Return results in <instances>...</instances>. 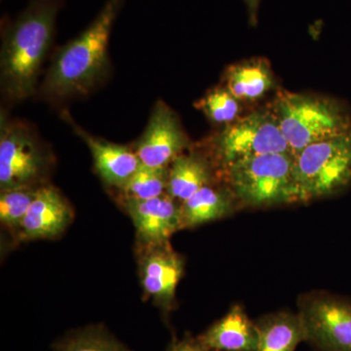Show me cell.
<instances>
[{"mask_svg": "<svg viewBox=\"0 0 351 351\" xmlns=\"http://www.w3.org/2000/svg\"><path fill=\"white\" fill-rule=\"evenodd\" d=\"M62 5L63 0H31L4 29L0 73L2 92L9 100L23 101L36 91Z\"/></svg>", "mask_w": 351, "mask_h": 351, "instance_id": "obj_1", "label": "cell"}, {"mask_svg": "<svg viewBox=\"0 0 351 351\" xmlns=\"http://www.w3.org/2000/svg\"><path fill=\"white\" fill-rule=\"evenodd\" d=\"M123 0H107L91 25L58 50L41 91L51 98L87 94L108 69V43Z\"/></svg>", "mask_w": 351, "mask_h": 351, "instance_id": "obj_2", "label": "cell"}, {"mask_svg": "<svg viewBox=\"0 0 351 351\" xmlns=\"http://www.w3.org/2000/svg\"><path fill=\"white\" fill-rule=\"evenodd\" d=\"M223 167L230 191L244 206L269 207L297 202L292 154L248 157Z\"/></svg>", "mask_w": 351, "mask_h": 351, "instance_id": "obj_3", "label": "cell"}, {"mask_svg": "<svg viewBox=\"0 0 351 351\" xmlns=\"http://www.w3.org/2000/svg\"><path fill=\"white\" fill-rule=\"evenodd\" d=\"M297 202L338 195L351 184V131L307 145L294 156Z\"/></svg>", "mask_w": 351, "mask_h": 351, "instance_id": "obj_4", "label": "cell"}, {"mask_svg": "<svg viewBox=\"0 0 351 351\" xmlns=\"http://www.w3.org/2000/svg\"><path fill=\"white\" fill-rule=\"evenodd\" d=\"M274 112L294 156L307 145L351 131L350 112L337 101L288 94Z\"/></svg>", "mask_w": 351, "mask_h": 351, "instance_id": "obj_5", "label": "cell"}, {"mask_svg": "<svg viewBox=\"0 0 351 351\" xmlns=\"http://www.w3.org/2000/svg\"><path fill=\"white\" fill-rule=\"evenodd\" d=\"M50 165L49 156L27 126L1 121L0 188L38 186Z\"/></svg>", "mask_w": 351, "mask_h": 351, "instance_id": "obj_6", "label": "cell"}, {"mask_svg": "<svg viewBox=\"0 0 351 351\" xmlns=\"http://www.w3.org/2000/svg\"><path fill=\"white\" fill-rule=\"evenodd\" d=\"M299 317L304 341L319 351H351V301L319 294L304 298Z\"/></svg>", "mask_w": 351, "mask_h": 351, "instance_id": "obj_7", "label": "cell"}, {"mask_svg": "<svg viewBox=\"0 0 351 351\" xmlns=\"http://www.w3.org/2000/svg\"><path fill=\"white\" fill-rule=\"evenodd\" d=\"M216 149L223 166L263 154H292L276 117L265 112L252 113L226 126L216 140Z\"/></svg>", "mask_w": 351, "mask_h": 351, "instance_id": "obj_8", "label": "cell"}, {"mask_svg": "<svg viewBox=\"0 0 351 351\" xmlns=\"http://www.w3.org/2000/svg\"><path fill=\"white\" fill-rule=\"evenodd\" d=\"M188 145L177 117L163 101H158L136 145L141 163L149 167H168Z\"/></svg>", "mask_w": 351, "mask_h": 351, "instance_id": "obj_9", "label": "cell"}, {"mask_svg": "<svg viewBox=\"0 0 351 351\" xmlns=\"http://www.w3.org/2000/svg\"><path fill=\"white\" fill-rule=\"evenodd\" d=\"M125 207L138 239L147 248L167 244L182 228L181 203L168 193L147 200H126Z\"/></svg>", "mask_w": 351, "mask_h": 351, "instance_id": "obj_10", "label": "cell"}, {"mask_svg": "<svg viewBox=\"0 0 351 351\" xmlns=\"http://www.w3.org/2000/svg\"><path fill=\"white\" fill-rule=\"evenodd\" d=\"M73 219L68 201L54 186H41L18 228L22 240L47 239L59 237Z\"/></svg>", "mask_w": 351, "mask_h": 351, "instance_id": "obj_11", "label": "cell"}, {"mask_svg": "<svg viewBox=\"0 0 351 351\" xmlns=\"http://www.w3.org/2000/svg\"><path fill=\"white\" fill-rule=\"evenodd\" d=\"M184 274V261L169 243L147 248L141 262V280L147 294L160 306L174 304L178 284Z\"/></svg>", "mask_w": 351, "mask_h": 351, "instance_id": "obj_12", "label": "cell"}, {"mask_svg": "<svg viewBox=\"0 0 351 351\" xmlns=\"http://www.w3.org/2000/svg\"><path fill=\"white\" fill-rule=\"evenodd\" d=\"M69 119L68 115H64ZM73 131L86 143L92 156L95 167L103 181L108 186L121 189L141 166L136 152L124 145L112 144L107 141L95 138L69 120Z\"/></svg>", "mask_w": 351, "mask_h": 351, "instance_id": "obj_13", "label": "cell"}, {"mask_svg": "<svg viewBox=\"0 0 351 351\" xmlns=\"http://www.w3.org/2000/svg\"><path fill=\"white\" fill-rule=\"evenodd\" d=\"M198 339L209 351H256L257 325L249 318L243 307L235 304Z\"/></svg>", "mask_w": 351, "mask_h": 351, "instance_id": "obj_14", "label": "cell"}, {"mask_svg": "<svg viewBox=\"0 0 351 351\" xmlns=\"http://www.w3.org/2000/svg\"><path fill=\"white\" fill-rule=\"evenodd\" d=\"M237 202L232 191L203 186L188 200L181 203L182 228L195 226L225 218L234 211Z\"/></svg>", "mask_w": 351, "mask_h": 351, "instance_id": "obj_15", "label": "cell"}, {"mask_svg": "<svg viewBox=\"0 0 351 351\" xmlns=\"http://www.w3.org/2000/svg\"><path fill=\"white\" fill-rule=\"evenodd\" d=\"M258 341L256 351H295L304 341L299 314L279 311L267 314L256 322Z\"/></svg>", "mask_w": 351, "mask_h": 351, "instance_id": "obj_16", "label": "cell"}, {"mask_svg": "<svg viewBox=\"0 0 351 351\" xmlns=\"http://www.w3.org/2000/svg\"><path fill=\"white\" fill-rule=\"evenodd\" d=\"M212 171L200 154H180L170 164L167 193L179 203L188 200L203 186L211 184Z\"/></svg>", "mask_w": 351, "mask_h": 351, "instance_id": "obj_17", "label": "cell"}, {"mask_svg": "<svg viewBox=\"0 0 351 351\" xmlns=\"http://www.w3.org/2000/svg\"><path fill=\"white\" fill-rule=\"evenodd\" d=\"M271 85L269 69L260 62L233 66L226 75V89L237 100H257Z\"/></svg>", "mask_w": 351, "mask_h": 351, "instance_id": "obj_18", "label": "cell"}, {"mask_svg": "<svg viewBox=\"0 0 351 351\" xmlns=\"http://www.w3.org/2000/svg\"><path fill=\"white\" fill-rule=\"evenodd\" d=\"M169 168H154L141 164L138 169L120 189L124 201L147 200L167 193Z\"/></svg>", "mask_w": 351, "mask_h": 351, "instance_id": "obj_19", "label": "cell"}, {"mask_svg": "<svg viewBox=\"0 0 351 351\" xmlns=\"http://www.w3.org/2000/svg\"><path fill=\"white\" fill-rule=\"evenodd\" d=\"M55 348L56 351H131L101 326H89L71 332Z\"/></svg>", "mask_w": 351, "mask_h": 351, "instance_id": "obj_20", "label": "cell"}, {"mask_svg": "<svg viewBox=\"0 0 351 351\" xmlns=\"http://www.w3.org/2000/svg\"><path fill=\"white\" fill-rule=\"evenodd\" d=\"M39 186L2 189L0 195V221L7 228L18 230L32 206Z\"/></svg>", "mask_w": 351, "mask_h": 351, "instance_id": "obj_21", "label": "cell"}, {"mask_svg": "<svg viewBox=\"0 0 351 351\" xmlns=\"http://www.w3.org/2000/svg\"><path fill=\"white\" fill-rule=\"evenodd\" d=\"M237 101L228 89H216L199 101V108L216 123H232L239 112Z\"/></svg>", "mask_w": 351, "mask_h": 351, "instance_id": "obj_22", "label": "cell"}, {"mask_svg": "<svg viewBox=\"0 0 351 351\" xmlns=\"http://www.w3.org/2000/svg\"><path fill=\"white\" fill-rule=\"evenodd\" d=\"M168 351H209L202 345L198 338H184L176 341L170 346Z\"/></svg>", "mask_w": 351, "mask_h": 351, "instance_id": "obj_23", "label": "cell"}, {"mask_svg": "<svg viewBox=\"0 0 351 351\" xmlns=\"http://www.w3.org/2000/svg\"><path fill=\"white\" fill-rule=\"evenodd\" d=\"M248 8L249 16H250V21L253 24L257 22V15L258 5H260L261 0H243Z\"/></svg>", "mask_w": 351, "mask_h": 351, "instance_id": "obj_24", "label": "cell"}]
</instances>
